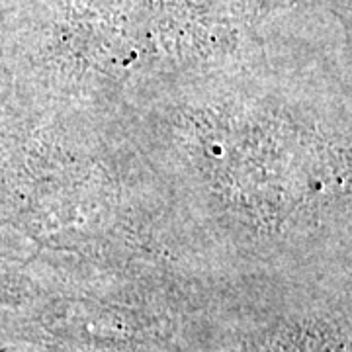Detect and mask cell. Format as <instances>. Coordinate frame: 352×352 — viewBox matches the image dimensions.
<instances>
[{"mask_svg": "<svg viewBox=\"0 0 352 352\" xmlns=\"http://www.w3.org/2000/svg\"><path fill=\"white\" fill-rule=\"evenodd\" d=\"M284 352H352V339L323 333H302L286 344Z\"/></svg>", "mask_w": 352, "mask_h": 352, "instance_id": "6da1fadb", "label": "cell"}]
</instances>
